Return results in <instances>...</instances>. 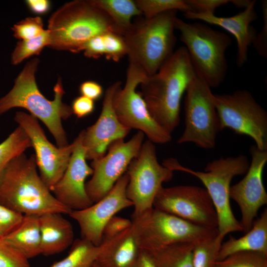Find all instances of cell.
<instances>
[{
  "mask_svg": "<svg viewBox=\"0 0 267 267\" xmlns=\"http://www.w3.org/2000/svg\"><path fill=\"white\" fill-rule=\"evenodd\" d=\"M196 75L187 51L182 46L156 73L147 76L140 84V92L151 117L171 134L180 122L182 95Z\"/></svg>",
  "mask_w": 267,
  "mask_h": 267,
  "instance_id": "1",
  "label": "cell"
},
{
  "mask_svg": "<svg viewBox=\"0 0 267 267\" xmlns=\"http://www.w3.org/2000/svg\"><path fill=\"white\" fill-rule=\"evenodd\" d=\"M0 203L23 215L71 211L51 193L38 174L35 154L12 159L0 176Z\"/></svg>",
  "mask_w": 267,
  "mask_h": 267,
  "instance_id": "2",
  "label": "cell"
},
{
  "mask_svg": "<svg viewBox=\"0 0 267 267\" xmlns=\"http://www.w3.org/2000/svg\"><path fill=\"white\" fill-rule=\"evenodd\" d=\"M39 62L36 57L27 62L15 78L12 89L0 98V115L13 108H24L43 122L57 147H64L69 144L62 121L68 119L73 112L71 106L62 101L65 91L61 78L53 87V100L47 99L40 91L35 78Z\"/></svg>",
  "mask_w": 267,
  "mask_h": 267,
  "instance_id": "3",
  "label": "cell"
},
{
  "mask_svg": "<svg viewBox=\"0 0 267 267\" xmlns=\"http://www.w3.org/2000/svg\"><path fill=\"white\" fill-rule=\"evenodd\" d=\"M48 47L78 53L89 40L108 32L120 34L108 15L93 0L65 3L50 16Z\"/></svg>",
  "mask_w": 267,
  "mask_h": 267,
  "instance_id": "4",
  "label": "cell"
},
{
  "mask_svg": "<svg viewBox=\"0 0 267 267\" xmlns=\"http://www.w3.org/2000/svg\"><path fill=\"white\" fill-rule=\"evenodd\" d=\"M177 12L138 19L123 35L129 62L139 66L147 76L156 73L175 51Z\"/></svg>",
  "mask_w": 267,
  "mask_h": 267,
  "instance_id": "5",
  "label": "cell"
},
{
  "mask_svg": "<svg viewBox=\"0 0 267 267\" xmlns=\"http://www.w3.org/2000/svg\"><path fill=\"white\" fill-rule=\"evenodd\" d=\"M172 171L183 172L198 178L204 185L214 205L219 233L222 236L232 232L243 231L235 218L230 204L229 191L232 178L245 174L250 163L246 156L220 157L208 163L204 172L184 167L175 159H168L163 163Z\"/></svg>",
  "mask_w": 267,
  "mask_h": 267,
  "instance_id": "6",
  "label": "cell"
},
{
  "mask_svg": "<svg viewBox=\"0 0 267 267\" xmlns=\"http://www.w3.org/2000/svg\"><path fill=\"white\" fill-rule=\"evenodd\" d=\"M176 29L180 32L196 75L210 88L219 86L227 73L225 52L232 44L230 37L205 24L188 23L178 17Z\"/></svg>",
  "mask_w": 267,
  "mask_h": 267,
  "instance_id": "7",
  "label": "cell"
},
{
  "mask_svg": "<svg viewBox=\"0 0 267 267\" xmlns=\"http://www.w3.org/2000/svg\"><path fill=\"white\" fill-rule=\"evenodd\" d=\"M132 218L140 249L148 253L177 243L195 244L219 233L217 228L199 226L153 207Z\"/></svg>",
  "mask_w": 267,
  "mask_h": 267,
  "instance_id": "8",
  "label": "cell"
},
{
  "mask_svg": "<svg viewBox=\"0 0 267 267\" xmlns=\"http://www.w3.org/2000/svg\"><path fill=\"white\" fill-rule=\"evenodd\" d=\"M185 92V128L177 142H190L203 149H213L221 131L214 93L197 75L190 82Z\"/></svg>",
  "mask_w": 267,
  "mask_h": 267,
  "instance_id": "9",
  "label": "cell"
},
{
  "mask_svg": "<svg viewBox=\"0 0 267 267\" xmlns=\"http://www.w3.org/2000/svg\"><path fill=\"white\" fill-rule=\"evenodd\" d=\"M213 100L221 131L229 128L236 134L247 135L258 148L267 150V113L249 91L214 94Z\"/></svg>",
  "mask_w": 267,
  "mask_h": 267,
  "instance_id": "10",
  "label": "cell"
},
{
  "mask_svg": "<svg viewBox=\"0 0 267 267\" xmlns=\"http://www.w3.org/2000/svg\"><path fill=\"white\" fill-rule=\"evenodd\" d=\"M147 76L139 66L129 62L126 83L115 91L113 107L119 120L126 127L142 132L153 143H166L171 141V134L153 119L140 92L136 90Z\"/></svg>",
  "mask_w": 267,
  "mask_h": 267,
  "instance_id": "11",
  "label": "cell"
},
{
  "mask_svg": "<svg viewBox=\"0 0 267 267\" xmlns=\"http://www.w3.org/2000/svg\"><path fill=\"white\" fill-rule=\"evenodd\" d=\"M126 173L129 178L127 195L134 207L132 216L152 208L163 183L171 180L174 176L173 171L159 163L155 146L149 140L142 143Z\"/></svg>",
  "mask_w": 267,
  "mask_h": 267,
  "instance_id": "12",
  "label": "cell"
},
{
  "mask_svg": "<svg viewBox=\"0 0 267 267\" xmlns=\"http://www.w3.org/2000/svg\"><path fill=\"white\" fill-rule=\"evenodd\" d=\"M153 207L199 226L218 227L216 211L205 188L188 185L162 187Z\"/></svg>",
  "mask_w": 267,
  "mask_h": 267,
  "instance_id": "13",
  "label": "cell"
},
{
  "mask_svg": "<svg viewBox=\"0 0 267 267\" xmlns=\"http://www.w3.org/2000/svg\"><path fill=\"white\" fill-rule=\"evenodd\" d=\"M144 134L140 132L129 140H118L112 143L101 158L92 160L93 173L86 183V190L93 203L98 201L112 189L127 171L143 143Z\"/></svg>",
  "mask_w": 267,
  "mask_h": 267,
  "instance_id": "14",
  "label": "cell"
},
{
  "mask_svg": "<svg viewBox=\"0 0 267 267\" xmlns=\"http://www.w3.org/2000/svg\"><path fill=\"white\" fill-rule=\"evenodd\" d=\"M14 119L30 139L40 176L50 190L67 168L74 149V142L64 147H56L47 139L38 119L32 115L18 111Z\"/></svg>",
  "mask_w": 267,
  "mask_h": 267,
  "instance_id": "15",
  "label": "cell"
},
{
  "mask_svg": "<svg viewBox=\"0 0 267 267\" xmlns=\"http://www.w3.org/2000/svg\"><path fill=\"white\" fill-rule=\"evenodd\" d=\"M128 181L125 173L101 199L86 208L70 212L69 215L78 223L82 239L100 245L107 222L119 211L133 206L127 195Z\"/></svg>",
  "mask_w": 267,
  "mask_h": 267,
  "instance_id": "16",
  "label": "cell"
},
{
  "mask_svg": "<svg viewBox=\"0 0 267 267\" xmlns=\"http://www.w3.org/2000/svg\"><path fill=\"white\" fill-rule=\"evenodd\" d=\"M251 161L246 175L230 186V198L238 205L241 215L240 223L243 231L250 230L260 208L267 204V193L263 182V173L267 162V150L256 145L250 147Z\"/></svg>",
  "mask_w": 267,
  "mask_h": 267,
  "instance_id": "17",
  "label": "cell"
},
{
  "mask_svg": "<svg viewBox=\"0 0 267 267\" xmlns=\"http://www.w3.org/2000/svg\"><path fill=\"white\" fill-rule=\"evenodd\" d=\"M84 133L82 130L74 140V147L67 168L50 189L55 197L71 211L84 209L93 204L86 190V180L92 175L93 170L86 161Z\"/></svg>",
  "mask_w": 267,
  "mask_h": 267,
  "instance_id": "18",
  "label": "cell"
},
{
  "mask_svg": "<svg viewBox=\"0 0 267 267\" xmlns=\"http://www.w3.org/2000/svg\"><path fill=\"white\" fill-rule=\"evenodd\" d=\"M121 86V82L117 81L108 87L98 119L84 130L83 144L88 160L92 161L103 157L112 143L124 139L131 131L120 122L113 105L115 92Z\"/></svg>",
  "mask_w": 267,
  "mask_h": 267,
  "instance_id": "19",
  "label": "cell"
},
{
  "mask_svg": "<svg viewBox=\"0 0 267 267\" xmlns=\"http://www.w3.org/2000/svg\"><path fill=\"white\" fill-rule=\"evenodd\" d=\"M256 0H252L244 10L230 17H218L214 14L183 13L185 18L198 20L220 26L233 35L237 42L236 64L242 67L248 60V48L253 44L257 33L251 26L252 22L258 19L255 10Z\"/></svg>",
  "mask_w": 267,
  "mask_h": 267,
  "instance_id": "20",
  "label": "cell"
},
{
  "mask_svg": "<svg viewBox=\"0 0 267 267\" xmlns=\"http://www.w3.org/2000/svg\"><path fill=\"white\" fill-rule=\"evenodd\" d=\"M96 262L100 267H137L141 249L132 226L113 239L103 242Z\"/></svg>",
  "mask_w": 267,
  "mask_h": 267,
  "instance_id": "21",
  "label": "cell"
},
{
  "mask_svg": "<svg viewBox=\"0 0 267 267\" xmlns=\"http://www.w3.org/2000/svg\"><path fill=\"white\" fill-rule=\"evenodd\" d=\"M42 254L52 255L63 252L74 241L71 223L57 213L39 216Z\"/></svg>",
  "mask_w": 267,
  "mask_h": 267,
  "instance_id": "22",
  "label": "cell"
},
{
  "mask_svg": "<svg viewBox=\"0 0 267 267\" xmlns=\"http://www.w3.org/2000/svg\"><path fill=\"white\" fill-rule=\"evenodd\" d=\"M259 252L267 255V209L254 220L250 230L239 238L230 236L220 247L218 261H222L235 253Z\"/></svg>",
  "mask_w": 267,
  "mask_h": 267,
  "instance_id": "23",
  "label": "cell"
},
{
  "mask_svg": "<svg viewBox=\"0 0 267 267\" xmlns=\"http://www.w3.org/2000/svg\"><path fill=\"white\" fill-rule=\"evenodd\" d=\"M3 238L28 259L42 254L39 216L23 215L19 224Z\"/></svg>",
  "mask_w": 267,
  "mask_h": 267,
  "instance_id": "24",
  "label": "cell"
},
{
  "mask_svg": "<svg viewBox=\"0 0 267 267\" xmlns=\"http://www.w3.org/2000/svg\"><path fill=\"white\" fill-rule=\"evenodd\" d=\"M110 17L119 33L123 35L131 27L132 18L142 15L135 0H93Z\"/></svg>",
  "mask_w": 267,
  "mask_h": 267,
  "instance_id": "25",
  "label": "cell"
},
{
  "mask_svg": "<svg viewBox=\"0 0 267 267\" xmlns=\"http://www.w3.org/2000/svg\"><path fill=\"white\" fill-rule=\"evenodd\" d=\"M103 247V243L95 246L84 239H77L74 241L67 256L49 267H91Z\"/></svg>",
  "mask_w": 267,
  "mask_h": 267,
  "instance_id": "26",
  "label": "cell"
},
{
  "mask_svg": "<svg viewBox=\"0 0 267 267\" xmlns=\"http://www.w3.org/2000/svg\"><path fill=\"white\" fill-rule=\"evenodd\" d=\"M194 245L177 243L148 253L156 267H193Z\"/></svg>",
  "mask_w": 267,
  "mask_h": 267,
  "instance_id": "27",
  "label": "cell"
},
{
  "mask_svg": "<svg viewBox=\"0 0 267 267\" xmlns=\"http://www.w3.org/2000/svg\"><path fill=\"white\" fill-rule=\"evenodd\" d=\"M30 147H32L30 139L23 129L18 126L0 143V176L12 159Z\"/></svg>",
  "mask_w": 267,
  "mask_h": 267,
  "instance_id": "28",
  "label": "cell"
},
{
  "mask_svg": "<svg viewBox=\"0 0 267 267\" xmlns=\"http://www.w3.org/2000/svg\"><path fill=\"white\" fill-rule=\"evenodd\" d=\"M224 237L219 233L194 244L193 267H216L219 251Z\"/></svg>",
  "mask_w": 267,
  "mask_h": 267,
  "instance_id": "29",
  "label": "cell"
},
{
  "mask_svg": "<svg viewBox=\"0 0 267 267\" xmlns=\"http://www.w3.org/2000/svg\"><path fill=\"white\" fill-rule=\"evenodd\" d=\"M49 44V35L47 29L36 37L19 41L11 54V63L13 65H17L30 57L38 55Z\"/></svg>",
  "mask_w": 267,
  "mask_h": 267,
  "instance_id": "30",
  "label": "cell"
},
{
  "mask_svg": "<svg viewBox=\"0 0 267 267\" xmlns=\"http://www.w3.org/2000/svg\"><path fill=\"white\" fill-rule=\"evenodd\" d=\"M135 3L146 18H151L171 10L191 12L186 0H135Z\"/></svg>",
  "mask_w": 267,
  "mask_h": 267,
  "instance_id": "31",
  "label": "cell"
},
{
  "mask_svg": "<svg viewBox=\"0 0 267 267\" xmlns=\"http://www.w3.org/2000/svg\"><path fill=\"white\" fill-rule=\"evenodd\" d=\"M216 267H267V255L259 252H239L218 261Z\"/></svg>",
  "mask_w": 267,
  "mask_h": 267,
  "instance_id": "32",
  "label": "cell"
},
{
  "mask_svg": "<svg viewBox=\"0 0 267 267\" xmlns=\"http://www.w3.org/2000/svg\"><path fill=\"white\" fill-rule=\"evenodd\" d=\"M13 36L19 41L29 40L41 35L45 30L40 16L27 17L11 28Z\"/></svg>",
  "mask_w": 267,
  "mask_h": 267,
  "instance_id": "33",
  "label": "cell"
},
{
  "mask_svg": "<svg viewBox=\"0 0 267 267\" xmlns=\"http://www.w3.org/2000/svg\"><path fill=\"white\" fill-rule=\"evenodd\" d=\"M104 56L108 60L118 62L127 55V47L123 35L114 32L103 34Z\"/></svg>",
  "mask_w": 267,
  "mask_h": 267,
  "instance_id": "34",
  "label": "cell"
},
{
  "mask_svg": "<svg viewBox=\"0 0 267 267\" xmlns=\"http://www.w3.org/2000/svg\"><path fill=\"white\" fill-rule=\"evenodd\" d=\"M28 260L3 237H0V267H30Z\"/></svg>",
  "mask_w": 267,
  "mask_h": 267,
  "instance_id": "35",
  "label": "cell"
},
{
  "mask_svg": "<svg viewBox=\"0 0 267 267\" xmlns=\"http://www.w3.org/2000/svg\"><path fill=\"white\" fill-rule=\"evenodd\" d=\"M23 215L0 203V237H4L21 222Z\"/></svg>",
  "mask_w": 267,
  "mask_h": 267,
  "instance_id": "36",
  "label": "cell"
},
{
  "mask_svg": "<svg viewBox=\"0 0 267 267\" xmlns=\"http://www.w3.org/2000/svg\"><path fill=\"white\" fill-rule=\"evenodd\" d=\"M132 221L114 216L105 225L102 233V243L114 238L132 226Z\"/></svg>",
  "mask_w": 267,
  "mask_h": 267,
  "instance_id": "37",
  "label": "cell"
},
{
  "mask_svg": "<svg viewBox=\"0 0 267 267\" xmlns=\"http://www.w3.org/2000/svg\"><path fill=\"white\" fill-rule=\"evenodd\" d=\"M263 26L260 32L257 34L253 44L258 54L262 57H267V1L262 2Z\"/></svg>",
  "mask_w": 267,
  "mask_h": 267,
  "instance_id": "38",
  "label": "cell"
},
{
  "mask_svg": "<svg viewBox=\"0 0 267 267\" xmlns=\"http://www.w3.org/2000/svg\"><path fill=\"white\" fill-rule=\"evenodd\" d=\"M192 12L214 14L216 8L230 2L228 0H186Z\"/></svg>",
  "mask_w": 267,
  "mask_h": 267,
  "instance_id": "39",
  "label": "cell"
},
{
  "mask_svg": "<svg viewBox=\"0 0 267 267\" xmlns=\"http://www.w3.org/2000/svg\"><path fill=\"white\" fill-rule=\"evenodd\" d=\"M84 55L89 58L97 59L104 55V44L103 34L97 35L87 41L82 46Z\"/></svg>",
  "mask_w": 267,
  "mask_h": 267,
  "instance_id": "40",
  "label": "cell"
},
{
  "mask_svg": "<svg viewBox=\"0 0 267 267\" xmlns=\"http://www.w3.org/2000/svg\"><path fill=\"white\" fill-rule=\"evenodd\" d=\"M71 107L73 114L78 118H82L93 112L95 108L94 101L81 95L73 100Z\"/></svg>",
  "mask_w": 267,
  "mask_h": 267,
  "instance_id": "41",
  "label": "cell"
},
{
  "mask_svg": "<svg viewBox=\"0 0 267 267\" xmlns=\"http://www.w3.org/2000/svg\"><path fill=\"white\" fill-rule=\"evenodd\" d=\"M79 92L81 95L87 97L93 100L99 99L102 95V87L94 81H86L79 87Z\"/></svg>",
  "mask_w": 267,
  "mask_h": 267,
  "instance_id": "42",
  "label": "cell"
},
{
  "mask_svg": "<svg viewBox=\"0 0 267 267\" xmlns=\"http://www.w3.org/2000/svg\"><path fill=\"white\" fill-rule=\"evenodd\" d=\"M25 3L29 9L37 15L47 13L51 7V3L48 0H27Z\"/></svg>",
  "mask_w": 267,
  "mask_h": 267,
  "instance_id": "43",
  "label": "cell"
},
{
  "mask_svg": "<svg viewBox=\"0 0 267 267\" xmlns=\"http://www.w3.org/2000/svg\"><path fill=\"white\" fill-rule=\"evenodd\" d=\"M137 267H156L151 255L141 250L140 254Z\"/></svg>",
  "mask_w": 267,
  "mask_h": 267,
  "instance_id": "44",
  "label": "cell"
},
{
  "mask_svg": "<svg viewBox=\"0 0 267 267\" xmlns=\"http://www.w3.org/2000/svg\"><path fill=\"white\" fill-rule=\"evenodd\" d=\"M251 1L249 0H230V2H231L236 7L245 8L249 5Z\"/></svg>",
  "mask_w": 267,
  "mask_h": 267,
  "instance_id": "45",
  "label": "cell"
},
{
  "mask_svg": "<svg viewBox=\"0 0 267 267\" xmlns=\"http://www.w3.org/2000/svg\"><path fill=\"white\" fill-rule=\"evenodd\" d=\"M91 267H100L98 264L95 262Z\"/></svg>",
  "mask_w": 267,
  "mask_h": 267,
  "instance_id": "46",
  "label": "cell"
}]
</instances>
